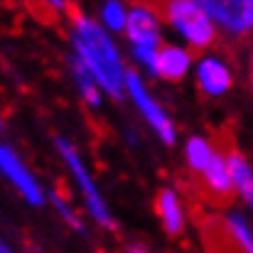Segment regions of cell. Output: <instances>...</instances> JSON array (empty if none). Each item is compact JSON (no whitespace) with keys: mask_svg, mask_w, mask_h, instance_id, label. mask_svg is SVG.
Here are the masks:
<instances>
[{"mask_svg":"<svg viewBox=\"0 0 253 253\" xmlns=\"http://www.w3.org/2000/svg\"><path fill=\"white\" fill-rule=\"evenodd\" d=\"M72 20H74L77 59L111 96L121 98L123 86H126V72H123V64H121V57H118L113 42L108 40V35L101 30L98 22L88 20L74 7H72Z\"/></svg>","mask_w":253,"mask_h":253,"instance_id":"obj_1","label":"cell"},{"mask_svg":"<svg viewBox=\"0 0 253 253\" xmlns=\"http://www.w3.org/2000/svg\"><path fill=\"white\" fill-rule=\"evenodd\" d=\"M135 5L165 17L194 49H207L216 42L211 20L194 0H135Z\"/></svg>","mask_w":253,"mask_h":253,"instance_id":"obj_2","label":"cell"},{"mask_svg":"<svg viewBox=\"0 0 253 253\" xmlns=\"http://www.w3.org/2000/svg\"><path fill=\"white\" fill-rule=\"evenodd\" d=\"M194 2L226 35L246 37L253 32V0H194Z\"/></svg>","mask_w":253,"mask_h":253,"instance_id":"obj_3","label":"cell"},{"mask_svg":"<svg viewBox=\"0 0 253 253\" xmlns=\"http://www.w3.org/2000/svg\"><path fill=\"white\" fill-rule=\"evenodd\" d=\"M57 148L62 150V155H64V160H67V165L72 168V172L77 174V179H79V184H82V189H84V197H86V204H88V211L93 214V219L101 224V226H106V229H113V219H111V214H108V209H106V204H103V199H101V194L96 192V184H93V179L88 177V172L86 168L82 165V160H79V155H77V150L67 143V140H57Z\"/></svg>","mask_w":253,"mask_h":253,"instance_id":"obj_4","label":"cell"},{"mask_svg":"<svg viewBox=\"0 0 253 253\" xmlns=\"http://www.w3.org/2000/svg\"><path fill=\"white\" fill-rule=\"evenodd\" d=\"M126 86H128V91L133 93V101H135L138 108L143 111L145 121L158 130V135H160L168 145H172V143H174V126H172V121L168 118V113L163 111V106H160L155 98H150V93L145 91L140 77H138V74H126Z\"/></svg>","mask_w":253,"mask_h":253,"instance_id":"obj_5","label":"cell"},{"mask_svg":"<svg viewBox=\"0 0 253 253\" xmlns=\"http://www.w3.org/2000/svg\"><path fill=\"white\" fill-rule=\"evenodd\" d=\"M0 172L25 194V199H27L30 204H42L44 197H42L37 182L32 179V174L27 172V168L20 163V158H17L10 148H2V145H0Z\"/></svg>","mask_w":253,"mask_h":253,"instance_id":"obj_6","label":"cell"},{"mask_svg":"<svg viewBox=\"0 0 253 253\" xmlns=\"http://www.w3.org/2000/svg\"><path fill=\"white\" fill-rule=\"evenodd\" d=\"M128 37L133 40L135 47H153L160 42V25H158V15L150 12L148 7H140L135 5L130 12H128Z\"/></svg>","mask_w":253,"mask_h":253,"instance_id":"obj_7","label":"cell"},{"mask_svg":"<svg viewBox=\"0 0 253 253\" xmlns=\"http://www.w3.org/2000/svg\"><path fill=\"white\" fill-rule=\"evenodd\" d=\"M197 82H199L202 91H204L207 96H221V93H226V91L231 88L234 77H231V69H229L221 59L207 57V59L199 64V69H197Z\"/></svg>","mask_w":253,"mask_h":253,"instance_id":"obj_8","label":"cell"},{"mask_svg":"<svg viewBox=\"0 0 253 253\" xmlns=\"http://www.w3.org/2000/svg\"><path fill=\"white\" fill-rule=\"evenodd\" d=\"M221 140H224L226 165H229V174L234 179V187L246 199V204L251 207V211H253V168L249 165V160L231 145V140H226V138H221Z\"/></svg>","mask_w":253,"mask_h":253,"instance_id":"obj_9","label":"cell"},{"mask_svg":"<svg viewBox=\"0 0 253 253\" xmlns=\"http://www.w3.org/2000/svg\"><path fill=\"white\" fill-rule=\"evenodd\" d=\"M155 211L165 226L169 236H179L184 231V214H182V207H179V199L172 189H163L155 199Z\"/></svg>","mask_w":253,"mask_h":253,"instance_id":"obj_10","label":"cell"},{"mask_svg":"<svg viewBox=\"0 0 253 253\" xmlns=\"http://www.w3.org/2000/svg\"><path fill=\"white\" fill-rule=\"evenodd\" d=\"M189 69V54L179 47L165 44L158 49V64H155V74H160L163 79L177 82L187 74Z\"/></svg>","mask_w":253,"mask_h":253,"instance_id":"obj_11","label":"cell"},{"mask_svg":"<svg viewBox=\"0 0 253 253\" xmlns=\"http://www.w3.org/2000/svg\"><path fill=\"white\" fill-rule=\"evenodd\" d=\"M214 158V145H209L204 138H189L187 140V165L194 169V174H202L209 168Z\"/></svg>","mask_w":253,"mask_h":253,"instance_id":"obj_12","label":"cell"},{"mask_svg":"<svg viewBox=\"0 0 253 253\" xmlns=\"http://www.w3.org/2000/svg\"><path fill=\"white\" fill-rule=\"evenodd\" d=\"M72 72H74V79H77V84H79V88H82L84 98L91 103V106H98L101 96H98V88H96V84H93L91 72L86 69L79 59H72Z\"/></svg>","mask_w":253,"mask_h":253,"instance_id":"obj_13","label":"cell"},{"mask_svg":"<svg viewBox=\"0 0 253 253\" xmlns=\"http://www.w3.org/2000/svg\"><path fill=\"white\" fill-rule=\"evenodd\" d=\"M103 20L111 30H126L128 25V12L123 10V5L118 0H108L103 5Z\"/></svg>","mask_w":253,"mask_h":253,"instance_id":"obj_14","label":"cell"},{"mask_svg":"<svg viewBox=\"0 0 253 253\" xmlns=\"http://www.w3.org/2000/svg\"><path fill=\"white\" fill-rule=\"evenodd\" d=\"M52 202H54V207L59 209V214H62V216L67 219V221H69V226H74L77 231H84L82 221H79V219H77V214H74V211L69 209V204H67V202L62 199V194H52Z\"/></svg>","mask_w":253,"mask_h":253,"instance_id":"obj_15","label":"cell"},{"mask_svg":"<svg viewBox=\"0 0 253 253\" xmlns=\"http://www.w3.org/2000/svg\"><path fill=\"white\" fill-rule=\"evenodd\" d=\"M133 52H135V57H138L150 72H155V64H158V49H153V47H135Z\"/></svg>","mask_w":253,"mask_h":253,"instance_id":"obj_16","label":"cell"},{"mask_svg":"<svg viewBox=\"0 0 253 253\" xmlns=\"http://www.w3.org/2000/svg\"><path fill=\"white\" fill-rule=\"evenodd\" d=\"M0 253H15V251H12L7 244H2V241H0Z\"/></svg>","mask_w":253,"mask_h":253,"instance_id":"obj_17","label":"cell"},{"mask_svg":"<svg viewBox=\"0 0 253 253\" xmlns=\"http://www.w3.org/2000/svg\"><path fill=\"white\" fill-rule=\"evenodd\" d=\"M130 253H148L143 246H130Z\"/></svg>","mask_w":253,"mask_h":253,"instance_id":"obj_18","label":"cell"},{"mask_svg":"<svg viewBox=\"0 0 253 253\" xmlns=\"http://www.w3.org/2000/svg\"><path fill=\"white\" fill-rule=\"evenodd\" d=\"M251 84H253V49H251Z\"/></svg>","mask_w":253,"mask_h":253,"instance_id":"obj_19","label":"cell"},{"mask_svg":"<svg viewBox=\"0 0 253 253\" xmlns=\"http://www.w3.org/2000/svg\"><path fill=\"white\" fill-rule=\"evenodd\" d=\"M0 128H2V121H0Z\"/></svg>","mask_w":253,"mask_h":253,"instance_id":"obj_20","label":"cell"}]
</instances>
